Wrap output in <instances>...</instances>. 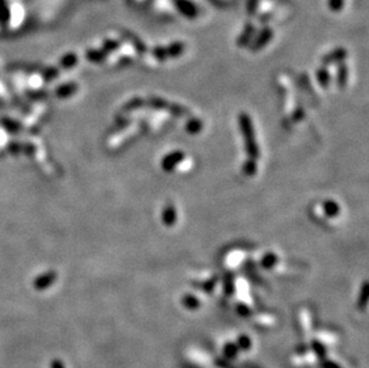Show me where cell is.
<instances>
[{
	"label": "cell",
	"mask_w": 369,
	"mask_h": 368,
	"mask_svg": "<svg viewBox=\"0 0 369 368\" xmlns=\"http://www.w3.org/2000/svg\"><path fill=\"white\" fill-rule=\"evenodd\" d=\"M346 0H328V6L331 11L338 12L344 7Z\"/></svg>",
	"instance_id": "e0dca14e"
},
{
	"label": "cell",
	"mask_w": 369,
	"mask_h": 368,
	"mask_svg": "<svg viewBox=\"0 0 369 368\" xmlns=\"http://www.w3.org/2000/svg\"><path fill=\"white\" fill-rule=\"evenodd\" d=\"M150 4L152 5L156 13L163 17H174L177 13L175 0H150Z\"/></svg>",
	"instance_id": "3957f363"
},
{
	"label": "cell",
	"mask_w": 369,
	"mask_h": 368,
	"mask_svg": "<svg viewBox=\"0 0 369 368\" xmlns=\"http://www.w3.org/2000/svg\"><path fill=\"white\" fill-rule=\"evenodd\" d=\"M202 129H203V122L199 119H197V117L190 119L185 125V131L191 135L198 134V133L202 132Z\"/></svg>",
	"instance_id": "7c38bea8"
},
{
	"label": "cell",
	"mask_w": 369,
	"mask_h": 368,
	"mask_svg": "<svg viewBox=\"0 0 369 368\" xmlns=\"http://www.w3.org/2000/svg\"><path fill=\"white\" fill-rule=\"evenodd\" d=\"M145 104V102L142 101V99L140 98H135L133 99V101L129 102L128 104H127V110H135V109H139V108L142 107V105Z\"/></svg>",
	"instance_id": "ffe728a7"
},
{
	"label": "cell",
	"mask_w": 369,
	"mask_h": 368,
	"mask_svg": "<svg viewBox=\"0 0 369 368\" xmlns=\"http://www.w3.org/2000/svg\"><path fill=\"white\" fill-rule=\"evenodd\" d=\"M257 30V24L255 22H247L244 25L243 32L239 35L238 40H237V44L238 47H245V46H250L251 42H252L253 37H255Z\"/></svg>",
	"instance_id": "277c9868"
},
{
	"label": "cell",
	"mask_w": 369,
	"mask_h": 368,
	"mask_svg": "<svg viewBox=\"0 0 369 368\" xmlns=\"http://www.w3.org/2000/svg\"><path fill=\"white\" fill-rule=\"evenodd\" d=\"M317 80H318L320 86L324 87V89H328L330 83H331V73L326 68V66L318 68V71H317Z\"/></svg>",
	"instance_id": "8fae6325"
},
{
	"label": "cell",
	"mask_w": 369,
	"mask_h": 368,
	"mask_svg": "<svg viewBox=\"0 0 369 368\" xmlns=\"http://www.w3.org/2000/svg\"><path fill=\"white\" fill-rule=\"evenodd\" d=\"M278 261V257L276 253L274 252H268L263 256L261 259V265L265 269H271V268L275 267Z\"/></svg>",
	"instance_id": "5bb4252c"
},
{
	"label": "cell",
	"mask_w": 369,
	"mask_h": 368,
	"mask_svg": "<svg viewBox=\"0 0 369 368\" xmlns=\"http://www.w3.org/2000/svg\"><path fill=\"white\" fill-rule=\"evenodd\" d=\"M348 52L344 48H336V49L331 50V52L325 54L322 58V62L324 66L335 65V63H341L347 59Z\"/></svg>",
	"instance_id": "8992f818"
},
{
	"label": "cell",
	"mask_w": 369,
	"mask_h": 368,
	"mask_svg": "<svg viewBox=\"0 0 369 368\" xmlns=\"http://www.w3.org/2000/svg\"><path fill=\"white\" fill-rule=\"evenodd\" d=\"M131 1L133 2V4L142 5V4H146V2H150V0H131Z\"/></svg>",
	"instance_id": "44dd1931"
},
{
	"label": "cell",
	"mask_w": 369,
	"mask_h": 368,
	"mask_svg": "<svg viewBox=\"0 0 369 368\" xmlns=\"http://www.w3.org/2000/svg\"><path fill=\"white\" fill-rule=\"evenodd\" d=\"M348 78H349V69L348 66L344 62L338 63L337 72H336V81H337V85L341 89H343L347 85Z\"/></svg>",
	"instance_id": "ba28073f"
},
{
	"label": "cell",
	"mask_w": 369,
	"mask_h": 368,
	"mask_svg": "<svg viewBox=\"0 0 369 368\" xmlns=\"http://www.w3.org/2000/svg\"><path fill=\"white\" fill-rule=\"evenodd\" d=\"M305 117V110L304 108H296V109L294 110V113L292 114V120L294 122H300L301 120H304Z\"/></svg>",
	"instance_id": "d6986e66"
},
{
	"label": "cell",
	"mask_w": 369,
	"mask_h": 368,
	"mask_svg": "<svg viewBox=\"0 0 369 368\" xmlns=\"http://www.w3.org/2000/svg\"><path fill=\"white\" fill-rule=\"evenodd\" d=\"M162 219H163V222H164V225L169 226V227H171V226H174L175 224H176L177 212H176V208L174 207V204H171V203L166 204L164 209H163Z\"/></svg>",
	"instance_id": "52a82bcc"
},
{
	"label": "cell",
	"mask_w": 369,
	"mask_h": 368,
	"mask_svg": "<svg viewBox=\"0 0 369 368\" xmlns=\"http://www.w3.org/2000/svg\"><path fill=\"white\" fill-rule=\"evenodd\" d=\"M222 1H226V0H222Z\"/></svg>",
	"instance_id": "7402d4cb"
},
{
	"label": "cell",
	"mask_w": 369,
	"mask_h": 368,
	"mask_svg": "<svg viewBox=\"0 0 369 368\" xmlns=\"http://www.w3.org/2000/svg\"><path fill=\"white\" fill-rule=\"evenodd\" d=\"M323 208H324V212H325V214L329 216V218H336V216L340 215V213H341L340 204L334 200L324 201Z\"/></svg>",
	"instance_id": "30bf717a"
},
{
	"label": "cell",
	"mask_w": 369,
	"mask_h": 368,
	"mask_svg": "<svg viewBox=\"0 0 369 368\" xmlns=\"http://www.w3.org/2000/svg\"><path fill=\"white\" fill-rule=\"evenodd\" d=\"M165 50L168 58H178V56H181L184 53L185 46H184V43H182V42H172V43L165 47Z\"/></svg>",
	"instance_id": "9c48e42d"
},
{
	"label": "cell",
	"mask_w": 369,
	"mask_h": 368,
	"mask_svg": "<svg viewBox=\"0 0 369 368\" xmlns=\"http://www.w3.org/2000/svg\"><path fill=\"white\" fill-rule=\"evenodd\" d=\"M147 105L152 109L156 110H168L169 108V102H166L165 99L160 97H151L147 101Z\"/></svg>",
	"instance_id": "9a60e30c"
},
{
	"label": "cell",
	"mask_w": 369,
	"mask_h": 368,
	"mask_svg": "<svg viewBox=\"0 0 369 368\" xmlns=\"http://www.w3.org/2000/svg\"><path fill=\"white\" fill-rule=\"evenodd\" d=\"M239 128H240L241 135L245 141V150H246L249 158L258 159L259 158V149L256 141L255 129H253L252 121L246 113H241L239 115Z\"/></svg>",
	"instance_id": "6da1fadb"
},
{
	"label": "cell",
	"mask_w": 369,
	"mask_h": 368,
	"mask_svg": "<svg viewBox=\"0 0 369 368\" xmlns=\"http://www.w3.org/2000/svg\"><path fill=\"white\" fill-rule=\"evenodd\" d=\"M184 158H185V155H184V152H182V151H174V152L169 153L162 161L163 170L166 171V173H170V171L175 170V168L181 162H183Z\"/></svg>",
	"instance_id": "5b68a950"
},
{
	"label": "cell",
	"mask_w": 369,
	"mask_h": 368,
	"mask_svg": "<svg viewBox=\"0 0 369 368\" xmlns=\"http://www.w3.org/2000/svg\"><path fill=\"white\" fill-rule=\"evenodd\" d=\"M262 28L257 30L255 37H253L252 42H251L250 48L252 52H259L264 47H267L270 41L274 38V31L270 26L267 25H261Z\"/></svg>",
	"instance_id": "7a4b0ae2"
},
{
	"label": "cell",
	"mask_w": 369,
	"mask_h": 368,
	"mask_svg": "<svg viewBox=\"0 0 369 368\" xmlns=\"http://www.w3.org/2000/svg\"><path fill=\"white\" fill-rule=\"evenodd\" d=\"M241 173H243L245 176H247V177L255 176L256 173H257V161H256V159L249 158L246 162H244L243 167H241Z\"/></svg>",
	"instance_id": "4fadbf2b"
},
{
	"label": "cell",
	"mask_w": 369,
	"mask_h": 368,
	"mask_svg": "<svg viewBox=\"0 0 369 368\" xmlns=\"http://www.w3.org/2000/svg\"><path fill=\"white\" fill-rule=\"evenodd\" d=\"M168 111H170L172 115H175L177 117H184L190 114L189 110L185 109V108L182 107V105H178L176 103H169Z\"/></svg>",
	"instance_id": "2e32d148"
},
{
	"label": "cell",
	"mask_w": 369,
	"mask_h": 368,
	"mask_svg": "<svg viewBox=\"0 0 369 368\" xmlns=\"http://www.w3.org/2000/svg\"><path fill=\"white\" fill-rule=\"evenodd\" d=\"M247 4H246V11H247V14L251 18H253V16H255V12H256V8H257V5H258V1L259 0H247Z\"/></svg>",
	"instance_id": "ac0fdd59"
}]
</instances>
